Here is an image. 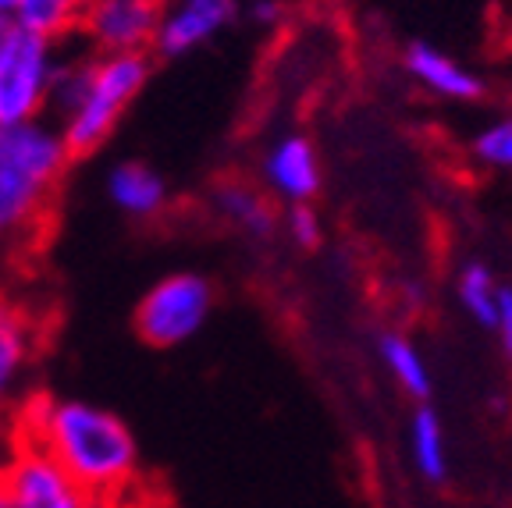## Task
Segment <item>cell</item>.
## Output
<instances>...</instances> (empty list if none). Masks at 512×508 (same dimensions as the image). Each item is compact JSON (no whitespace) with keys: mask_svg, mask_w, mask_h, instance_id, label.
Returning a JSON list of instances; mask_svg holds the SVG:
<instances>
[{"mask_svg":"<svg viewBox=\"0 0 512 508\" xmlns=\"http://www.w3.org/2000/svg\"><path fill=\"white\" fill-rule=\"evenodd\" d=\"M25 441L40 445L96 501L118 498L139 480V441L125 420L89 398H40L29 405Z\"/></svg>","mask_w":512,"mask_h":508,"instance_id":"6da1fadb","label":"cell"},{"mask_svg":"<svg viewBox=\"0 0 512 508\" xmlns=\"http://www.w3.org/2000/svg\"><path fill=\"white\" fill-rule=\"evenodd\" d=\"M150 54H68L50 89L47 118L72 157L104 150L111 135L150 86Z\"/></svg>","mask_w":512,"mask_h":508,"instance_id":"7a4b0ae2","label":"cell"},{"mask_svg":"<svg viewBox=\"0 0 512 508\" xmlns=\"http://www.w3.org/2000/svg\"><path fill=\"white\" fill-rule=\"evenodd\" d=\"M72 160L50 118L0 125V253L43 228Z\"/></svg>","mask_w":512,"mask_h":508,"instance_id":"3957f363","label":"cell"},{"mask_svg":"<svg viewBox=\"0 0 512 508\" xmlns=\"http://www.w3.org/2000/svg\"><path fill=\"white\" fill-rule=\"evenodd\" d=\"M61 57V40L8 22L0 43V125L47 118Z\"/></svg>","mask_w":512,"mask_h":508,"instance_id":"277c9868","label":"cell"},{"mask_svg":"<svg viewBox=\"0 0 512 508\" xmlns=\"http://www.w3.org/2000/svg\"><path fill=\"white\" fill-rule=\"evenodd\" d=\"M214 285L196 270H171L136 302V331L150 349H178L207 327Z\"/></svg>","mask_w":512,"mask_h":508,"instance_id":"5b68a950","label":"cell"},{"mask_svg":"<svg viewBox=\"0 0 512 508\" xmlns=\"http://www.w3.org/2000/svg\"><path fill=\"white\" fill-rule=\"evenodd\" d=\"M0 484L8 494V508H100V501L72 473H64L32 441L18 445L15 455L4 462Z\"/></svg>","mask_w":512,"mask_h":508,"instance_id":"8992f818","label":"cell"},{"mask_svg":"<svg viewBox=\"0 0 512 508\" xmlns=\"http://www.w3.org/2000/svg\"><path fill=\"white\" fill-rule=\"evenodd\" d=\"M160 0H86L75 32L89 54H153Z\"/></svg>","mask_w":512,"mask_h":508,"instance_id":"52a82bcc","label":"cell"},{"mask_svg":"<svg viewBox=\"0 0 512 508\" xmlns=\"http://www.w3.org/2000/svg\"><path fill=\"white\" fill-rule=\"evenodd\" d=\"M239 0H160L153 54L178 61L221 40L239 22Z\"/></svg>","mask_w":512,"mask_h":508,"instance_id":"ba28073f","label":"cell"},{"mask_svg":"<svg viewBox=\"0 0 512 508\" xmlns=\"http://www.w3.org/2000/svg\"><path fill=\"white\" fill-rule=\"evenodd\" d=\"M260 182L267 196L285 207L313 203L324 185V167H320V153L310 135L281 132L260 157Z\"/></svg>","mask_w":512,"mask_h":508,"instance_id":"9c48e42d","label":"cell"},{"mask_svg":"<svg viewBox=\"0 0 512 508\" xmlns=\"http://www.w3.org/2000/svg\"><path fill=\"white\" fill-rule=\"evenodd\" d=\"M104 196L128 221H157L171 207L168 178L146 160H118L107 167Z\"/></svg>","mask_w":512,"mask_h":508,"instance_id":"30bf717a","label":"cell"},{"mask_svg":"<svg viewBox=\"0 0 512 508\" xmlns=\"http://www.w3.org/2000/svg\"><path fill=\"white\" fill-rule=\"evenodd\" d=\"M402 68L416 86L427 89L431 96H441V100L470 104V100L484 96V79L434 43H409L402 54Z\"/></svg>","mask_w":512,"mask_h":508,"instance_id":"8fae6325","label":"cell"},{"mask_svg":"<svg viewBox=\"0 0 512 508\" xmlns=\"http://www.w3.org/2000/svg\"><path fill=\"white\" fill-rule=\"evenodd\" d=\"M36 324L15 299L0 292V413L22 391L36 359Z\"/></svg>","mask_w":512,"mask_h":508,"instance_id":"7c38bea8","label":"cell"},{"mask_svg":"<svg viewBox=\"0 0 512 508\" xmlns=\"http://www.w3.org/2000/svg\"><path fill=\"white\" fill-rule=\"evenodd\" d=\"M210 203H214L217 217H221L228 228H235L239 235H246V239H253V242L274 239V231H278V224H281L274 199L267 196L264 189L242 182V178H224L214 189V196H210Z\"/></svg>","mask_w":512,"mask_h":508,"instance_id":"4fadbf2b","label":"cell"},{"mask_svg":"<svg viewBox=\"0 0 512 508\" xmlns=\"http://www.w3.org/2000/svg\"><path fill=\"white\" fill-rule=\"evenodd\" d=\"M377 356H381V366L388 370V377H392L402 395L420 398V402L431 395L434 374H431V366H427V356L416 349L413 338H406V334H399V331L381 334Z\"/></svg>","mask_w":512,"mask_h":508,"instance_id":"5bb4252c","label":"cell"},{"mask_svg":"<svg viewBox=\"0 0 512 508\" xmlns=\"http://www.w3.org/2000/svg\"><path fill=\"white\" fill-rule=\"evenodd\" d=\"M409 462L424 480L441 484L448 477V437L445 423L431 405H420L409 420Z\"/></svg>","mask_w":512,"mask_h":508,"instance_id":"9a60e30c","label":"cell"},{"mask_svg":"<svg viewBox=\"0 0 512 508\" xmlns=\"http://www.w3.org/2000/svg\"><path fill=\"white\" fill-rule=\"evenodd\" d=\"M498 292H502V285H498V278L491 274V267H484V263L473 260L459 270V278H456L459 306H463L466 317H470L473 324L488 327V331H491V324H495Z\"/></svg>","mask_w":512,"mask_h":508,"instance_id":"2e32d148","label":"cell"},{"mask_svg":"<svg viewBox=\"0 0 512 508\" xmlns=\"http://www.w3.org/2000/svg\"><path fill=\"white\" fill-rule=\"evenodd\" d=\"M79 8V0H18L11 22L40 32V36H50V40H64V36L75 32Z\"/></svg>","mask_w":512,"mask_h":508,"instance_id":"e0dca14e","label":"cell"},{"mask_svg":"<svg viewBox=\"0 0 512 508\" xmlns=\"http://www.w3.org/2000/svg\"><path fill=\"white\" fill-rule=\"evenodd\" d=\"M470 153L480 167L512 175V114H502L480 128L470 139Z\"/></svg>","mask_w":512,"mask_h":508,"instance_id":"ac0fdd59","label":"cell"},{"mask_svg":"<svg viewBox=\"0 0 512 508\" xmlns=\"http://www.w3.org/2000/svg\"><path fill=\"white\" fill-rule=\"evenodd\" d=\"M285 231L299 249H317L320 242H324V224H320V214L313 203H296V207H288Z\"/></svg>","mask_w":512,"mask_h":508,"instance_id":"d6986e66","label":"cell"},{"mask_svg":"<svg viewBox=\"0 0 512 508\" xmlns=\"http://www.w3.org/2000/svg\"><path fill=\"white\" fill-rule=\"evenodd\" d=\"M491 331L498 334V345H502V352L512 359V285H502V292H498L495 324H491Z\"/></svg>","mask_w":512,"mask_h":508,"instance_id":"ffe728a7","label":"cell"},{"mask_svg":"<svg viewBox=\"0 0 512 508\" xmlns=\"http://www.w3.org/2000/svg\"><path fill=\"white\" fill-rule=\"evenodd\" d=\"M246 15L256 29H271V25H278V18H281V4L278 0H253Z\"/></svg>","mask_w":512,"mask_h":508,"instance_id":"44dd1931","label":"cell"},{"mask_svg":"<svg viewBox=\"0 0 512 508\" xmlns=\"http://www.w3.org/2000/svg\"><path fill=\"white\" fill-rule=\"evenodd\" d=\"M15 8H18V0H0V18L11 22V18H15Z\"/></svg>","mask_w":512,"mask_h":508,"instance_id":"7402d4cb","label":"cell"},{"mask_svg":"<svg viewBox=\"0 0 512 508\" xmlns=\"http://www.w3.org/2000/svg\"><path fill=\"white\" fill-rule=\"evenodd\" d=\"M0 508H8V494H4V484H0Z\"/></svg>","mask_w":512,"mask_h":508,"instance_id":"603a6c76","label":"cell"},{"mask_svg":"<svg viewBox=\"0 0 512 508\" xmlns=\"http://www.w3.org/2000/svg\"><path fill=\"white\" fill-rule=\"evenodd\" d=\"M4 32H8V22H4V18H0V43H4Z\"/></svg>","mask_w":512,"mask_h":508,"instance_id":"cb8c5ba5","label":"cell"},{"mask_svg":"<svg viewBox=\"0 0 512 508\" xmlns=\"http://www.w3.org/2000/svg\"><path fill=\"white\" fill-rule=\"evenodd\" d=\"M79 4H86V0H79Z\"/></svg>","mask_w":512,"mask_h":508,"instance_id":"d4e9b609","label":"cell"}]
</instances>
